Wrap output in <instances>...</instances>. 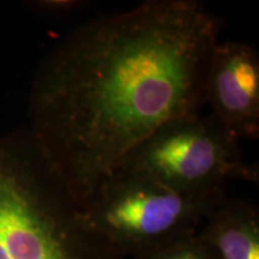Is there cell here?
<instances>
[{
    "label": "cell",
    "mask_w": 259,
    "mask_h": 259,
    "mask_svg": "<svg viewBox=\"0 0 259 259\" xmlns=\"http://www.w3.org/2000/svg\"><path fill=\"white\" fill-rule=\"evenodd\" d=\"M83 6L80 0H46L35 3V8L52 15L72 14Z\"/></svg>",
    "instance_id": "8"
},
{
    "label": "cell",
    "mask_w": 259,
    "mask_h": 259,
    "mask_svg": "<svg viewBox=\"0 0 259 259\" xmlns=\"http://www.w3.org/2000/svg\"><path fill=\"white\" fill-rule=\"evenodd\" d=\"M116 170L149 178L189 196L225 193L228 180L258 181L257 168L242 157L240 139L210 113L183 116L161 126Z\"/></svg>",
    "instance_id": "4"
},
{
    "label": "cell",
    "mask_w": 259,
    "mask_h": 259,
    "mask_svg": "<svg viewBox=\"0 0 259 259\" xmlns=\"http://www.w3.org/2000/svg\"><path fill=\"white\" fill-rule=\"evenodd\" d=\"M205 105L240 141L259 137V54L253 45L218 42L209 63Z\"/></svg>",
    "instance_id": "5"
},
{
    "label": "cell",
    "mask_w": 259,
    "mask_h": 259,
    "mask_svg": "<svg viewBox=\"0 0 259 259\" xmlns=\"http://www.w3.org/2000/svg\"><path fill=\"white\" fill-rule=\"evenodd\" d=\"M198 234L219 259H259V212L248 200L223 197L205 216Z\"/></svg>",
    "instance_id": "6"
},
{
    "label": "cell",
    "mask_w": 259,
    "mask_h": 259,
    "mask_svg": "<svg viewBox=\"0 0 259 259\" xmlns=\"http://www.w3.org/2000/svg\"><path fill=\"white\" fill-rule=\"evenodd\" d=\"M225 196H189L116 170L79 211L90 231L126 259L197 233Z\"/></svg>",
    "instance_id": "3"
},
{
    "label": "cell",
    "mask_w": 259,
    "mask_h": 259,
    "mask_svg": "<svg viewBox=\"0 0 259 259\" xmlns=\"http://www.w3.org/2000/svg\"><path fill=\"white\" fill-rule=\"evenodd\" d=\"M0 259H124L87 227L30 144L0 138Z\"/></svg>",
    "instance_id": "2"
},
{
    "label": "cell",
    "mask_w": 259,
    "mask_h": 259,
    "mask_svg": "<svg viewBox=\"0 0 259 259\" xmlns=\"http://www.w3.org/2000/svg\"><path fill=\"white\" fill-rule=\"evenodd\" d=\"M131 259H219L213 248L198 234L183 236Z\"/></svg>",
    "instance_id": "7"
},
{
    "label": "cell",
    "mask_w": 259,
    "mask_h": 259,
    "mask_svg": "<svg viewBox=\"0 0 259 259\" xmlns=\"http://www.w3.org/2000/svg\"><path fill=\"white\" fill-rule=\"evenodd\" d=\"M221 27L198 0H147L80 24L44 58L25 132L78 208L161 126L202 113Z\"/></svg>",
    "instance_id": "1"
}]
</instances>
